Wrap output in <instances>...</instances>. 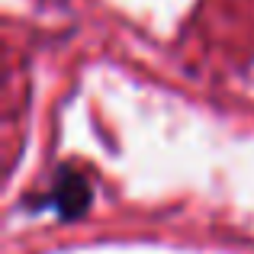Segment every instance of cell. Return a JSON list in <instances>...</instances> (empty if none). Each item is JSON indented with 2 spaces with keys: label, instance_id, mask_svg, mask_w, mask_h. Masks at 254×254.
<instances>
[{
  "label": "cell",
  "instance_id": "cell-1",
  "mask_svg": "<svg viewBox=\"0 0 254 254\" xmlns=\"http://www.w3.org/2000/svg\"><path fill=\"white\" fill-rule=\"evenodd\" d=\"M90 199H93L90 184H87L74 168L64 164V168H58V177H55V184H52V193H49L45 203H49L62 219H77V216L87 212Z\"/></svg>",
  "mask_w": 254,
  "mask_h": 254
}]
</instances>
